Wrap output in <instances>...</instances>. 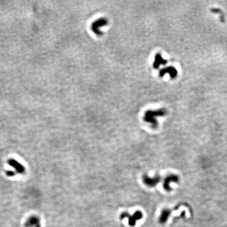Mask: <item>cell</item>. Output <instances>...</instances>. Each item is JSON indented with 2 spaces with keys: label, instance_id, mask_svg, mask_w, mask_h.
Returning <instances> with one entry per match:
<instances>
[{
  "label": "cell",
  "instance_id": "6da1fadb",
  "mask_svg": "<svg viewBox=\"0 0 227 227\" xmlns=\"http://www.w3.org/2000/svg\"><path fill=\"white\" fill-rule=\"evenodd\" d=\"M166 114V111L164 109L156 110H149L146 111L144 117V120L147 123H150L153 128L157 127L158 122L156 117L163 116Z\"/></svg>",
  "mask_w": 227,
  "mask_h": 227
},
{
  "label": "cell",
  "instance_id": "7a4b0ae2",
  "mask_svg": "<svg viewBox=\"0 0 227 227\" xmlns=\"http://www.w3.org/2000/svg\"><path fill=\"white\" fill-rule=\"evenodd\" d=\"M108 20L107 19L102 17L98 19L91 24V29L92 31L98 36L103 35V32L100 30V28L107 25Z\"/></svg>",
  "mask_w": 227,
  "mask_h": 227
},
{
  "label": "cell",
  "instance_id": "3957f363",
  "mask_svg": "<svg viewBox=\"0 0 227 227\" xmlns=\"http://www.w3.org/2000/svg\"><path fill=\"white\" fill-rule=\"evenodd\" d=\"M161 180V177L159 176L150 177L148 175H144L142 177V181L146 186L150 187H154L156 186Z\"/></svg>",
  "mask_w": 227,
  "mask_h": 227
},
{
  "label": "cell",
  "instance_id": "277c9868",
  "mask_svg": "<svg viewBox=\"0 0 227 227\" xmlns=\"http://www.w3.org/2000/svg\"><path fill=\"white\" fill-rule=\"evenodd\" d=\"M7 163L9 166H11V167L15 169L16 173L23 174L25 173V167L15 159H9V160L7 161Z\"/></svg>",
  "mask_w": 227,
  "mask_h": 227
},
{
  "label": "cell",
  "instance_id": "5b68a950",
  "mask_svg": "<svg viewBox=\"0 0 227 227\" xmlns=\"http://www.w3.org/2000/svg\"><path fill=\"white\" fill-rule=\"evenodd\" d=\"M178 181V177L175 175H170L167 176L164 180L163 187L165 190L167 191L171 190L170 184L171 183H177Z\"/></svg>",
  "mask_w": 227,
  "mask_h": 227
},
{
  "label": "cell",
  "instance_id": "8992f818",
  "mask_svg": "<svg viewBox=\"0 0 227 227\" xmlns=\"http://www.w3.org/2000/svg\"><path fill=\"white\" fill-rule=\"evenodd\" d=\"M166 64V60H164L160 54H157L154 56V61L153 66L155 69H157L161 65H165Z\"/></svg>",
  "mask_w": 227,
  "mask_h": 227
},
{
  "label": "cell",
  "instance_id": "52a82bcc",
  "mask_svg": "<svg viewBox=\"0 0 227 227\" xmlns=\"http://www.w3.org/2000/svg\"><path fill=\"white\" fill-rule=\"evenodd\" d=\"M166 73H169L171 77H173L176 75V72L173 68L171 67H169L161 70V72L159 73V75L161 76V77H163Z\"/></svg>",
  "mask_w": 227,
  "mask_h": 227
},
{
  "label": "cell",
  "instance_id": "ba28073f",
  "mask_svg": "<svg viewBox=\"0 0 227 227\" xmlns=\"http://www.w3.org/2000/svg\"><path fill=\"white\" fill-rule=\"evenodd\" d=\"M170 214V211L168 210H164L163 211L161 216V220L162 222H165L167 220V218L169 217Z\"/></svg>",
  "mask_w": 227,
  "mask_h": 227
},
{
  "label": "cell",
  "instance_id": "9c48e42d",
  "mask_svg": "<svg viewBox=\"0 0 227 227\" xmlns=\"http://www.w3.org/2000/svg\"><path fill=\"white\" fill-rule=\"evenodd\" d=\"M5 173L8 177H13L15 175L16 173L12 170H7Z\"/></svg>",
  "mask_w": 227,
  "mask_h": 227
}]
</instances>
